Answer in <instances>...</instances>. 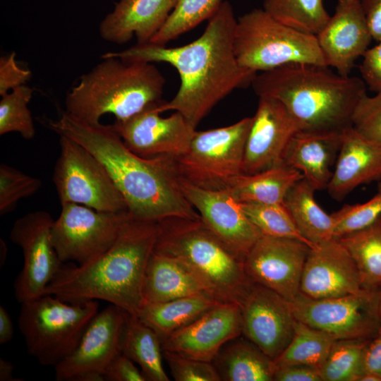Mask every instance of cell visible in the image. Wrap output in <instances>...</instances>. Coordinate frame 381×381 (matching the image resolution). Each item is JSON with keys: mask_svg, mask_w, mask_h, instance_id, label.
Instances as JSON below:
<instances>
[{"mask_svg": "<svg viewBox=\"0 0 381 381\" xmlns=\"http://www.w3.org/2000/svg\"><path fill=\"white\" fill-rule=\"evenodd\" d=\"M237 19L229 1H222L198 38L180 47L152 42L136 44L114 56L126 61L164 62L177 71L181 80L175 96L158 107L161 113L181 114L196 128L221 100L234 90L251 85L257 73L241 66L234 52Z\"/></svg>", "mask_w": 381, "mask_h": 381, "instance_id": "obj_1", "label": "cell"}, {"mask_svg": "<svg viewBox=\"0 0 381 381\" xmlns=\"http://www.w3.org/2000/svg\"><path fill=\"white\" fill-rule=\"evenodd\" d=\"M48 124L59 135L83 146L103 164L134 217L154 221L200 218L181 190L174 157H140L127 147L114 124L85 122L66 111Z\"/></svg>", "mask_w": 381, "mask_h": 381, "instance_id": "obj_2", "label": "cell"}, {"mask_svg": "<svg viewBox=\"0 0 381 381\" xmlns=\"http://www.w3.org/2000/svg\"><path fill=\"white\" fill-rule=\"evenodd\" d=\"M158 221L131 216L112 246L94 260L61 267L44 294L73 304L102 300L137 315L143 286L154 252Z\"/></svg>", "mask_w": 381, "mask_h": 381, "instance_id": "obj_3", "label": "cell"}, {"mask_svg": "<svg viewBox=\"0 0 381 381\" xmlns=\"http://www.w3.org/2000/svg\"><path fill=\"white\" fill-rule=\"evenodd\" d=\"M251 85L259 97L278 100L303 131H342L367 86L359 77L344 76L328 66L290 64L260 72Z\"/></svg>", "mask_w": 381, "mask_h": 381, "instance_id": "obj_4", "label": "cell"}, {"mask_svg": "<svg viewBox=\"0 0 381 381\" xmlns=\"http://www.w3.org/2000/svg\"><path fill=\"white\" fill-rule=\"evenodd\" d=\"M101 58L68 92L66 113L92 123L106 114L123 121L162 101L165 79L152 63Z\"/></svg>", "mask_w": 381, "mask_h": 381, "instance_id": "obj_5", "label": "cell"}, {"mask_svg": "<svg viewBox=\"0 0 381 381\" xmlns=\"http://www.w3.org/2000/svg\"><path fill=\"white\" fill-rule=\"evenodd\" d=\"M154 251L183 262L210 296L221 302L239 304L252 284L246 272L244 258L227 247L201 218L159 220Z\"/></svg>", "mask_w": 381, "mask_h": 381, "instance_id": "obj_6", "label": "cell"}, {"mask_svg": "<svg viewBox=\"0 0 381 381\" xmlns=\"http://www.w3.org/2000/svg\"><path fill=\"white\" fill-rule=\"evenodd\" d=\"M234 45L239 64L255 73L290 64L327 66L315 35L278 21L262 8L237 19Z\"/></svg>", "mask_w": 381, "mask_h": 381, "instance_id": "obj_7", "label": "cell"}, {"mask_svg": "<svg viewBox=\"0 0 381 381\" xmlns=\"http://www.w3.org/2000/svg\"><path fill=\"white\" fill-rule=\"evenodd\" d=\"M20 304L18 325L28 353L54 367L73 352L99 311L97 301L73 304L50 294Z\"/></svg>", "mask_w": 381, "mask_h": 381, "instance_id": "obj_8", "label": "cell"}, {"mask_svg": "<svg viewBox=\"0 0 381 381\" xmlns=\"http://www.w3.org/2000/svg\"><path fill=\"white\" fill-rule=\"evenodd\" d=\"M251 123L252 116L245 117L227 126L195 131L188 150L174 157L179 177L207 190L228 189L243 174Z\"/></svg>", "mask_w": 381, "mask_h": 381, "instance_id": "obj_9", "label": "cell"}, {"mask_svg": "<svg viewBox=\"0 0 381 381\" xmlns=\"http://www.w3.org/2000/svg\"><path fill=\"white\" fill-rule=\"evenodd\" d=\"M59 137L60 154L53 182L61 204L76 203L102 212L128 210L103 164L78 143L64 135Z\"/></svg>", "mask_w": 381, "mask_h": 381, "instance_id": "obj_10", "label": "cell"}, {"mask_svg": "<svg viewBox=\"0 0 381 381\" xmlns=\"http://www.w3.org/2000/svg\"><path fill=\"white\" fill-rule=\"evenodd\" d=\"M131 216L128 210L102 212L76 203L61 204L52 227L60 260L83 265L97 258L115 242Z\"/></svg>", "mask_w": 381, "mask_h": 381, "instance_id": "obj_11", "label": "cell"}, {"mask_svg": "<svg viewBox=\"0 0 381 381\" xmlns=\"http://www.w3.org/2000/svg\"><path fill=\"white\" fill-rule=\"evenodd\" d=\"M289 303L296 320L329 334L337 340L370 339L381 325L377 289L318 299L299 293Z\"/></svg>", "mask_w": 381, "mask_h": 381, "instance_id": "obj_12", "label": "cell"}, {"mask_svg": "<svg viewBox=\"0 0 381 381\" xmlns=\"http://www.w3.org/2000/svg\"><path fill=\"white\" fill-rule=\"evenodd\" d=\"M54 221L49 212L38 210L18 218L11 228L10 238L23 255V268L13 283L20 303L43 296L63 265L52 241Z\"/></svg>", "mask_w": 381, "mask_h": 381, "instance_id": "obj_13", "label": "cell"}, {"mask_svg": "<svg viewBox=\"0 0 381 381\" xmlns=\"http://www.w3.org/2000/svg\"><path fill=\"white\" fill-rule=\"evenodd\" d=\"M126 312L110 304L98 311L73 352L56 365L58 381H104V373L121 353L120 339Z\"/></svg>", "mask_w": 381, "mask_h": 381, "instance_id": "obj_14", "label": "cell"}, {"mask_svg": "<svg viewBox=\"0 0 381 381\" xmlns=\"http://www.w3.org/2000/svg\"><path fill=\"white\" fill-rule=\"evenodd\" d=\"M310 246L294 238L262 235L244 258L252 283L279 294L288 301L300 292V284Z\"/></svg>", "mask_w": 381, "mask_h": 381, "instance_id": "obj_15", "label": "cell"}, {"mask_svg": "<svg viewBox=\"0 0 381 381\" xmlns=\"http://www.w3.org/2000/svg\"><path fill=\"white\" fill-rule=\"evenodd\" d=\"M238 305L242 334L275 360L294 332L296 319L289 301L270 289L252 283Z\"/></svg>", "mask_w": 381, "mask_h": 381, "instance_id": "obj_16", "label": "cell"}, {"mask_svg": "<svg viewBox=\"0 0 381 381\" xmlns=\"http://www.w3.org/2000/svg\"><path fill=\"white\" fill-rule=\"evenodd\" d=\"M162 102L114 123L127 147L140 157L180 156L188 150L196 131L179 112L161 116L158 107Z\"/></svg>", "mask_w": 381, "mask_h": 381, "instance_id": "obj_17", "label": "cell"}, {"mask_svg": "<svg viewBox=\"0 0 381 381\" xmlns=\"http://www.w3.org/2000/svg\"><path fill=\"white\" fill-rule=\"evenodd\" d=\"M181 190L205 224L232 251L245 258L262 235L228 189L212 190L179 177Z\"/></svg>", "mask_w": 381, "mask_h": 381, "instance_id": "obj_18", "label": "cell"}, {"mask_svg": "<svg viewBox=\"0 0 381 381\" xmlns=\"http://www.w3.org/2000/svg\"><path fill=\"white\" fill-rule=\"evenodd\" d=\"M365 289L353 258L338 239L334 238L310 248L300 294L318 299L356 294Z\"/></svg>", "mask_w": 381, "mask_h": 381, "instance_id": "obj_19", "label": "cell"}, {"mask_svg": "<svg viewBox=\"0 0 381 381\" xmlns=\"http://www.w3.org/2000/svg\"><path fill=\"white\" fill-rule=\"evenodd\" d=\"M299 128L278 100L259 97L247 138L243 173L253 174L282 164V157Z\"/></svg>", "mask_w": 381, "mask_h": 381, "instance_id": "obj_20", "label": "cell"}, {"mask_svg": "<svg viewBox=\"0 0 381 381\" xmlns=\"http://www.w3.org/2000/svg\"><path fill=\"white\" fill-rule=\"evenodd\" d=\"M242 334L241 308L221 303L162 341L164 351L212 362L229 341Z\"/></svg>", "mask_w": 381, "mask_h": 381, "instance_id": "obj_21", "label": "cell"}, {"mask_svg": "<svg viewBox=\"0 0 381 381\" xmlns=\"http://www.w3.org/2000/svg\"><path fill=\"white\" fill-rule=\"evenodd\" d=\"M315 36L327 66L344 76L373 40L360 0H337L334 13Z\"/></svg>", "mask_w": 381, "mask_h": 381, "instance_id": "obj_22", "label": "cell"}, {"mask_svg": "<svg viewBox=\"0 0 381 381\" xmlns=\"http://www.w3.org/2000/svg\"><path fill=\"white\" fill-rule=\"evenodd\" d=\"M381 179V143L371 140L352 126L342 131V140L332 179L326 188L342 200L361 185Z\"/></svg>", "mask_w": 381, "mask_h": 381, "instance_id": "obj_23", "label": "cell"}, {"mask_svg": "<svg viewBox=\"0 0 381 381\" xmlns=\"http://www.w3.org/2000/svg\"><path fill=\"white\" fill-rule=\"evenodd\" d=\"M176 0H119L99 25L101 37L123 44L133 36L137 44L150 42L165 23Z\"/></svg>", "mask_w": 381, "mask_h": 381, "instance_id": "obj_24", "label": "cell"}, {"mask_svg": "<svg viewBox=\"0 0 381 381\" xmlns=\"http://www.w3.org/2000/svg\"><path fill=\"white\" fill-rule=\"evenodd\" d=\"M342 131H298L290 139L282 164L299 171L316 189H326L333 174Z\"/></svg>", "mask_w": 381, "mask_h": 381, "instance_id": "obj_25", "label": "cell"}, {"mask_svg": "<svg viewBox=\"0 0 381 381\" xmlns=\"http://www.w3.org/2000/svg\"><path fill=\"white\" fill-rule=\"evenodd\" d=\"M195 295L210 296L200 280L183 262L154 251L143 281L144 302H164Z\"/></svg>", "mask_w": 381, "mask_h": 381, "instance_id": "obj_26", "label": "cell"}, {"mask_svg": "<svg viewBox=\"0 0 381 381\" xmlns=\"http://www.w3.org/2000/svg\"><path fill=\"white\" fill-rule=\"evenodd\" d=\"M239 337L226 343L212 361L221 380L273 381L274 360L246 338Z\"/></svg>", "mask_w": 381, "mask_h": 381, "instance_id": "obj_27", "label": "cell"}, {"mask_svg": "<svg viewBox=\"0 0 381 381\" xmlns=\"http://www.w3.org/2000/svg\"><path fill=\"white\" fill-rule=\"evenodd\" d=\"M223 303L208 295H195L164 302H144L137 315L162 341L205 312Z\"/></svg>", "mask_w": 381, "mask_h": 381, "instance_id": "obj_28", "label": "cell"}, {"mask_svg": "<svg viewBox=\"0 0 381 381\" xmlns=\"http://www.w3.org/2000/svg\"><path fill=\"white\" fill-rule=\"evenodd\" d=\"M120 350L140 368L147 381H169L162 363L163 349L158 334L136 315L126 312Z\"/></svg>", "mask_w": 381, "mask_h": 381, "instance_id": "obj_29", "label": "cell"}, {"mask_svg": "<svg viewBox=\"0 0 381 381\" xmlns=\"http://www.w3.org/2000/svg\"><path fill=\"white\" fill-rule=\"evenodd\" d=\"M303 177L299 171L281 164L253 174H242L228 190L241 203L279 204Z\"/></svg>", "mask_w": 381, "mask_h": 381, "instance_id": "obj_30", "label": "cell"}, {"mask_svg": "<svg viewBox=\"0 0 381 381\" xmlns=\"http://www.w3.org/2000/svg\"><path fill=\"white\" fill-rule=\"evenodd\" d=\"M314 186L303 177L288 191L284 205L303 236L313 246L334 238V224L315 199Z\"/></svg>", "mask_w": 381, "mask_h": 381, "instance_id": "obj_31", "label": "cell"}, {"mask_svg": "<svg viewBox=\"0 0 381 381\" xmlns=\"http://www.w3.org/2000/svg\"><path fill=\"white\" fill-rule=\"evenodd\" d=\"M337 239L353 258L363 287L377 289L381 285V217L369 226Z\"/></svg>", "mask_w": 381, "mask_h": 381, "instance_id": "obj_32", "label": "cell"}, {"mask_svg": "<svg viewBox=\"0 0 381 381\" xmlns=\"http://www.w3.org/2000/svg\"><path fill=\"white\" fill-rule=\"evenodd\" d=\"M336 340L330 334L296 320L293 337L274 360L275 365H305L320 370Z\"/></svg>", "mask_w": 381, "mask_h": 381, "instance_id": "obj_33", "label": "cell"}, {"mask_svg": "<svg viewBox=\"0 0 381 381\" xmlns=\"http://www.w3.org/2000/svg\"><path fill=\"white\" fill-rule=\"evenodd\" d=\"M262 9L278 21L314 35L330 16L323 0H264Z\"/></svg>", "mask_w": 381, "mask_h": 381, "instance_id": "obj_34", "label": "cell"}, {"mask_svg": "<svg viewBox=\"0 0 381 381\" xmlns=\"http://www.w3.org/2000/svg\"><path fill=\"white\" fill-rule=\"evenodd\" d=\"M223 0H176L165 23L150 42L167 45L170 41L209 20Z\"/></svg>", "mask_w": 381, "mask_h": 381, "instance_id": "obj_35", "label": "cell"}, {"mask_svg": "<svg viewBox=\"0 0 381 381\" xmlns=\"http://www.w3.org/2000/svg\"><path fill=\"white\" fill-rule=\"evenodd\" d=\"M370 339H339L320 368L322 381H357Z\"/></svg>", "mask_w": 381, "mask_h": 381, "instance_id": "obj_36", "label": "cell"}, {"mask_svg": "<svg viewBox=\"0 0 381 381\" xmlns=\"http://www.w3.org/2000/svg\"><path fill=\"white\" fill-rule=\"evenodd\" d=\"M250 222L262 235L300 240L313 247L301 234L284 203H241Z\"/></svg>", "mask_w": 381, "mask_h": 381, "instance_id": "obj_37", "label": "cell"}, {"mask_svg": "<svg viewBox=\"0 0 381 381\" xmlns=\"http://www.w3.org/2000/svg\"><path fill=\"white\" fill-rule=\"evenodd\" d=\"M33 90L24 85L1 96L0 100V135L19 133L26 139L33 138L35 131L28 105Z\"/></svg>", "mask_w": 381, "mask_h": 381, "instance_id": "obj_38", "label": "cell"}, {"mask_svg": "<svg viewBox=\"0 0 381 381\" xmlns=\"http://www.w3.org/2000/svg\"><path fill=\"white\" fill-rule=\"evenodd\" d=\"M331 214L334 238L365 229L381 217V193L363 203L345 205Z\"/></svg>", "mask_w": 381, "mask_h": 381, "instance_id": "obj_39", "label": "cell"}, {"mask_svg": "<svg viewBox=\"0 0 381 381\" xmlns=\"http://www.w3.org/2000/svg\"><path fill=\"white\" fill-rule=\"evenodd\" d=\"M42 186L39 179L5 164L0 165V214L14 210L17 202L35 194Z\"/></svg>", "mask_w": 381, "mask_h": 381, "instance_id": "obj_40", "label": "cell"}, {"mask_svg": "<svg viewBox=\"0 0 381 381\" xmlns=\"http://www.w3.org/2000/svg\"><path fill=\"white\" fill-rule=\"evenodd\" d=\"M171 374L176 381H221L212 362L184 356L163 350Z\"/></svg>", "mask_w": 381, "mask_h": 381, "instance_id": "obj_41", "label": "cell"}, {"mask_svg": "<svg viewBox=\"0 0 381 381\" xmlns=\"http://www.w3.org/2000/svg\"><path fill=\"white\" fill-rule=\"evenodd\" d=\"M352 126L365 138L381 143V90L373 96L365 95L359 101Z\"/></svg>", "mask_w": 381, "mask_h": 381, "instance_id": "obj_42", "label": "cell"}, {"mask_svg": "<svg viewBox=\"0 0 381 381\" xmlns=\"http://www.w3.org/2000/svg\"><path fill=\"white\" fill-rule=\"evenodd\" d=\"M16 52L0 58V95L3 96L13 89L25 85L31 78L30 71L20 68L16 60Z\"/></svg>", "mask_w": 381, "mask_h": 381, "instance_id": "obj_43", "label": "cell"}, {"mask_svg": "<svg viewBox=\"0 0 381 381\" xmlns=\"http://www.w3.org/2000/svg\"><path fill=\"white\" fill-rule=\"evenodd\" d=\"M359 71L369 90L375 92L381 90V42L365 52Z\"/></svg>", "mask_w": 381, "mask_h": 381, "instance_id": "obj_44", "label": "cell"}, {"mask_svg": "<svg viewBox=\"0 0 381 381\" xmlns=\"http://www.w3.org/2000/svg\"><path fill=\"white\" fill-rule=\"evenodd\" d=\"M108 381H147L146 377L135 363L122 353L111 362L104 373Z\"/></svg>", "mask_w": 381, "mask_h": 381, "instance_id": "obj_45", "label": "cell"}, {"mask_svg": "<svg viewBox=\"0 0 381 381\" xmlns=\"http://www.w3.org/2000/svg\"><path fill=\"white\" fill-rule=\"evenodd\" d=\"M273 381H322L319 368L293 365L277 368Z\"/></svg>", "mask_w": 381, "mask_h": 381, "instance_id": "obj_46", "label": "cell"}, {"mask_svg": "<svg viewBox=\"0 0 381 381\" xmlns=\"http://www.w3.org/2000/svg\"><path fill=\"white\" fill-rule=\"evenodd\" d=\"M364 373L373 374L381 379V325L365 346L361 375Z\"/></svg>", "mask_w": 381, "mask_h": 381, "instance_id": "obj_47", "label": "cell"}, {"mask_svg": "<svg viewBox=\"0 0 381 381\" xmlns=\"http://www.w3.org/2000/svg\"><path fill=\"white\" fill-rule=\"evenodd\" d=\"M373 40L381 42V0H360Z\"/></svg>", "mask_w": 381, "mask_h": 381, "instance_id": "obj_48", "label": "cell"}, {"mask_svg": "<svg viewBox=\"0 0 381 381\" xmlns=\"http://www.w3.org/2000/svg\"><path fill=\"white\" fill-rule=\"evenodd\" d=\"M13 337V327L11 316L6 309L0 306V344L9 342Z\"/></svg>", "mask_w": 381, "mask_h": 381, "instance_id": "obj_49", "label": "cell"}, {"mask_svg": "<svg viewBox=\"0 0 381 381\" xmlns=\"http://www.w3.org/2000/svg\"><path fill=\"white\" fill-rule=\"evenodd\" d=\"M14 366L6 359L0 358V381H20L19 378H16L13 375Z\"/></svg>", "mask_w": 381, "mask_h": 381, "instance_id": "obj_50", "label": "cell"}, {"mask_svg": "<svg viewBox=\"0 0 381 381\" xmlns=\"http://www.w3.org/2000/svg\"><path fill=\"white\" fill-rule=\"evenodd\" d=\"M357 381H381V379L373 374L364 373L359 376Z\"/></svg>", "mask_w": 381, "mask_h": 381, "instance_id": "obj_51", "label": "cell"}, {"mask_svg": "<svg viewBox=\"0 0 381 381\" xmlns=\"http://www.w3.org/2000/svg\"><path fill=\"white\" fill-rule=\"evenodd\" d=\"M377 311L381 322V285L377 289Z\"/></svg>", "mask_w": 381, "mask_h": 381, "instance_id": "obj_52", "label": "cell"}, {"mask_svg": "<svg viewBox=\"0 0 381 381\" xmlns=\"http://www.w3.org/2000/svg\"><path fill=\"white\" fill-rule=\"evenodd\" d=\"M377 193H381V181L378 183L377 185Z\"/></svg>", "mask_w": 381, "mask_h": 381, "instance_id": "obj_53", "label": "cell"}]
</instances>
